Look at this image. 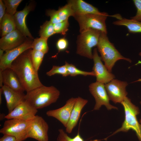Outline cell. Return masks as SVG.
<instances>
[{"label":"cell","mask_w":141,"mask_h":141,"mask_svg":"<svg viewBox=\"0 0 141 141\" xmlns=\"http://www.w3.org/2000/svg\"><path fill=\"white\" fill-rule=\"evenodd\" d=\"M90 92L94 97L95 104L94 110H98L102 105H104L108 110L118 109V108L111 105L106 90L105 84L96 81L89 85Z\"/></svg>","instance_id":"ba28073f"},{"label":"cell","mask_w":141,"mask_h":141,"mask_svg":"<svg viewBox=\"0 0 141 141\" xmlns=\"http://www.w3.org/2000/svg\"><path fill=\"white\" fill-rule=\"evenodd\" d=\"M59 134L57 138V141H84L80 135L79 132L73 138L69 137L63 129L58 130Z\"/></svg>","instance_id":"f1b7e54d"},{"label":"cell","mask_w":141,"mask_h":141,"mask_svg":"<svg viewBox=\"0 0 141 141\" xmlns=\"http://www.w3.org/2000/svg\"><path fill=\"white\" fill-rule=\"evenodd\" d=\"M97 49L100 53L101 58L109 72L111 73L112 69L118 61L124 60L129 62H132L130 58L123 56L110 42L107 34L101 32L97 45Z\"/></svg>","instance_id":"277c9868"},{"label":"cell","mask_w":141,"mask_h":141,"mask_svg":"<svg viewBox=\"0 0 141 141\" xmlns=\"http://www.w3.org/2000/svg\"><path fill=\"white\" fill-rule=\"evenodd\" d=\"M68 3L71 6L74 16L89 14H102L104 12L100 11L97 8L83 0H70Z\"/></svg>","instance_id":"d6986e66"},{"label":"cell","mask_w":141,"mask_h":141,"mask_svg":"<svg viewBox=\"0 0 141 141\" xmlns=\"http://www.w3.org/2000/svg\"><path fill=\"white\" fill-rule=\"evenodd\" d=\"M45 54L39 51L30 50V55L32 64L37 71L38 72L43 60Z\"/></svg>","instance_id":"603a6c76"},{"label":"cell","mask_w":141,"mask_h":141,"mask_svg":"<svg viewBox=\"0 0 141 141\" xmlns=\"http://www.w3.org/2000/svg\"><path fill=\"white\" fill-rule=\"evenodd\" d=\"M31 5H26L22 10L17 11L13 16L16 29L25 37H28L30 39L33 37L27 28L26 22V16L32 9Z\"/></svg>","instance_id":"ac0fdd59"},{"label":"cell","mask_w":141,"mask_h":141,"mask_svg":"<svg viewBox=\"0 0 141 141\" xmlns=\"http://www.w3.org/2000/svg\"><path fill=\"white\" fill-rule=\"evenodd\" d=\"M141 63V61H139L137 64H139ZM137 81H141V79H139Z\"/></svg>","instance_id":"60d3db41"},{"label":"cell","mask_w":141,"mask_h":141,"mask_svg":"<svg viewBox=\"0 0 141 141\" xmlns=\"http://www.w3.org/2000/svg\"><path fill=\"white\" fill-rule=\"evenodd\" d=\"M47 14L48 16L50 17V21L53 24L62 21L60 19L57 10H48L47 11Z\"/></svg>","instance_id":"d6a6232c"},{"label":"cell","mask_w":141,"mask_h":141,"mask_svg":"<svg viewBox=\"0 0 141 141\" xmlns=\"http://www.w3.org/2000/svg\"><path fill=\"white\" fill-rule=\"evenodd\" d=\"M76 98L71 97L68 99L64 105L59 108L48 111L46 115L54 118L60 122L66 127L74 105Z\"/></svg>","instance_id":"5bb4252c"},{"label":"cell","mask_w":141,"mask_h":141,"mask_svg":"<svg viewBox=\"0 0 141 141\" xmlns=\"http://www.w3.org/2000/svg\"><path fill=\"white\" fill-rule=\"evenodd\" d=\"M55 33L65 35L68 30L69 23L68 20L53 24Z\"/></svg>","instance_id":"4dcf8cb0"},{"label":"cell","mask_w":141,"mask_h":141,"mask_svg":"<svg viewBox=\"0 0 141 141\" xmlns=\"http://www.w3.org/2000/svg\"><path fill=\"white\" fill-rule=\"evenodd\" d=\"M48 39L40 37L34 39L32 42L31 49L33 50L41 51L45 54L49 50Z\"/></svg>","instance_id":"cb8c5ba5"},{"label":"cell","mask_w":141,"mask_h":141,"mask_svg":"<svg viewBox=\"0 0 141 141\" xmlns=\"http://www.w3.org/2000/svg\"><path fill=\"white\" fill-rule=\"evenodd\" d=\"M4 50L2 49H0V59L3 56L4 54Z\"/></svg>","instance_id":"f35d334b"},{"label":"cell","mask_w":141,"mask_h":141,"mask_svg":"<svg viewBox=\"0 0 141 141\" xmlns=\"http://www.w3.org/2000/svg\"><path fill=\"white\" fill-rule=\"evenodd\" d=\"M0 23L2 37L16 29L13 16L7 13Z\"/></svg>","instance_id":"7402d4cb"},{"label":"cell","mask_w":141,"mask_h":141,"mask_svg":"<svg viewBox=\"0 0 141 141\" xmlns=\"http://www.w3.org/2000/svg\"><path fill=\"white\" fill-rule=\"evenodd\" d=\"M101 32L97 30L90 29L80 33L77 41V54L92 59V49L97 46Z\"/></svg>","instance_id":"8992f818"},{"label":"cell","mask_w":141,"mask_h":141,"mask_svg":"<svg viewBox=\"0 0 141 141\" xmlns=\"http://www.w3.org/2000/svg\"><path fill=\"white\" fill-rule=\"evenodd\" d=\"M32 120L29 121L16 119L7 120L4 122L0 132L3 135L14 136L17 141H24L27 138V132Z\"/></svg>","instance_id":"52a82bcc"},{"label":"cell","mask_w":141,"mask_h":141,"mask_svg":"<svg viewBox=\"0 0 141 141\" xmlns=\"http://www.w3.org/2000/svg\"><path fill=\"white\" fill-rule=\"evenodd\" d=\"M37 112V109L25 100L6 115L5 118L7 120L16 119L25 121L31 120L34 118Z\"/></svg>","instance_id":"4fadbf2b"},{"label":"cell","mask_w":141,"mask_h":141,"mask_svg":"<svg viewBox=\"0 0 141 141\" xmlns=\"http://www.w3.org/2000/svg\"><path fill=\"white\" fill-rule=\"evenodd\" d=\"M133 2L137 11L136 15L131 17V19L141 21V0H133Z\"/></svg>","instance_id":"1f68e13d"},{"label":"cell","mask_w":141,"mask_h":141,"mask_svg":"<svg viewBox=\"0 0 141 141\" xmlns=\"http://www.w3.org/2000/svg\"><path fill=\"white\" fill-rule=\"evenodd\" d=\"M108 16L115 17L118 20L122 17L119 14L110 16L105 12L102 14H89L76 15L74 17L79 24L80 33L92 29L99 30L107 34L105 21Z\"/></svg>","instance_id":"5b68a950"},{"label":"cell","mask_w":141,"mask_h":141,"mask_svg":"<svg viewBox=\"0 0 141 141\" xmlns=\"http://www.w3.org/2000/svg\"><path fill=\"white\" fill-rule=\"evenodd\" d=\"M68 46V41L66 39L64 38L59 39L56 44L57 48L59 52L65 50L67 48Z\"/></svg>","instance_id":"836d02e7"},{"label":"cell","mask_w":141,"mask_h":141,"mask_svg":"<svg viewBox=\"0 0 141 141\" xmlns=\"http://www.w3.org/2000/svg\"><path fill=\"white\" fill-rule=\"evenodd\" d=\"M128 84L125 81L114 79L105 84V87L110 100L114 103H121L127 97L126 87Z\"/></svg>","instance_id":"30bf717a"},{"label":"cell","mask_w":141,"mask_h":141,"mask_svg":"<svg viewBox=\"0 0 141 141\" xmlns=\"http://www.w3.org/2000/svg\"><path fill=\"white\" fill-rule=\"evenodd\" d=\"M139 122L140 124V126H141V119H139Z\"/></svg>","instance_id":"b9f144b4"},{"label":"cell","mask_w":141,"mask_h":141,"mask_svg":"<svg viewBox=\"0 0 141 141\" xmlns=\"http://www.w3.org/2000/svg\"><path fill=\"white\" fill-rule=\"evenodd\" d=\"M24 37L17 29L2 37L0 39V48L6 51L16 47L24 42Z\"/></svg>","instance_id":"2e32d148"},{"label":"cell","mask_w":141,"mask_h":141,"mask_svg":"<svg viewBox=\"0 0 141 141\" xmlns=\"http://www.w3.org/2000/svg\"><path fill=\"white\" fill-rule=\"evenodd\" d=\"M3 1L6 7V13L13 16L17 12V9L22 0H4Z\"/></svg>","instance_id":"83f0119b"},{"label":"cell","mask_w":141,"mask_h":141,"mask_svg":"<svg viewBox=\"0 0 141 141\" xmlns=\"http://www.w3.org/2000/svg\"><path fill=\"white\" fill-rule=\"evenodd\" d=\"M30 51L25 52L20 55L12 62L10 68L16 74L26 92L43 85L32 63Z\"/></svg>","instance_id":"6da1fadb"},{"label":"cell","mask_w":141,"mask_h":141,"mask_svg":"<svg viewBox=\"0 0 141 141\" xmlns=\"http://www.w3.org/2000/svg\"><path fill=\"white\" fill-rule=\"evenodd\" d=\"M60 95V91L55 87L43 85L27 92L25 100L38 110L56 102Z\"/></svg>","instance_id":"7a4b0ae2"},{"label":"cell","mask_w":141,"mask_h":141,"mask_svg":"<svg viewBox=\"0 0 141 141\" xmlns=\"http://www.w3.org/2000/svg\"><path fill=\"white\" fill-rule=\"evenodd\" d=\"M56 74H60L64 77H66L69 75L65 64L61 66L54 65L50 70L46 73V74L49 76H51Z\"/></svg>","instance_id":"f546056e"},{"label":"cell","mask_w":141,"mask_h":141,"mask_svg":"<svg viewBox=\"0 0 141 141\" xmlns=\"http://www.w3.org/2000/svg\"><path fill=\"white\" fill-rule=\"evenodd\" d=\"M58 16L62 21L68 20L70 16L74 17V13L70 5L68 3L57 10Z\"/></svg>","instance_id":"4316f807"},{"label":"cell","mask_w":141,"mask_h":141,"mask_svg":"<svg viewBox=\"0 0 141 141\" xmlns=\"http://www.w3.org/2000/svg\"><path fill=\"white\" fill-rule=\"evenodd\" d=\"M113 24L115 25L126 27L130 33H141V21L122 18L120 20L114 21Z\"/></svg>","instance_id":"44dd1931"},{"label":"cell","mask_w":141,"mask_h":141,"mask_svg":"<svg viewBox=\"0 0 141 141\" xmlns=\"http://www.w3.org/2000/svg\"><path fill=\"white\" fill-rule=\"evenodd\" d=\"M140 104L141 105V101L140 102Z\"/></svg>","instance_id":"ee69618b"},{"label":"cell","mask_w":141,"mask_h":141,"mask_svg":"<svg viewBox=\"0 0 141 141\" xmlns=\"http://www.w3.org/2000/svg\"><path fill=\"white\" fill-rule=\"evenodd\" d=\"M6 7L3 1L0 0V22L5 14Z\"/></svg>","instance_id":"e575fe53"},{"label":"cell","mask_w":141,"mask_h":141,"mask_svg":"<svg viewBox=\"0 0 141 141\" xmlns=\"http://www.w3.org/2000/svg\"><path fill=\"white\" fill-rule=\"evenodd\" d=\"M3 93V91L2 88H1L0 89V104H1L2 102V94Z\"/></svg>","instance_id":"74e56055"},{"label":"cell","mask_w":141,"mask_h":141,"mask_svg":"<svg viewBox=\"0 0 141 141\" xmlns=\"http://www.w3.org/2000/svg\"><path fill=\"white\" fill-rule=\"evenodd\" d=\"M0 141H17L16 138L14 136L8 135L4 134L0 139Z\"/></svg>","instance_id":"d590c367"},{"label":"cell","mask_w":141,"mask_h":141,"mask_svg":"<svg viewBox=\"0 0 141 141\" xmlns=\"http://www.w3.org/2000/svg\"><path fill=\"white\" fill-rule=\"evenodd\" d=\"M55 34L53 24L50 21H46L40 27L39 32L40 37L48 39Z\"/></svg>","instance_id":"484cf974"},{"label":"cell","mask_w":141,"mask_h":141,"mask_svg":"<svg viewBox=\"0 0 141 141\" xmlns=\"http://www.w3.org/2000/svg\"><path fill=\"white\" fill-rule=\"evenodd\" d=\"M32 42L30 40L24 41L18 46L7 51L0 59V70L10 67L12 62L22 53L31 49Z\"/></svg>","instance_id":"8fae6325"},{"label":"cell","mask_w":141,"mask_h":141,"mask_svg":"<svg viewBox=\"0 0 141 141\" xmlns=\"http://www.w3.org/2000/svg\"><path fill=\"white\" fill-rule=\"evenodd\" d=\"M49 128L48 123L43 118L36 115L29 127L27 138H33L38 141H48Z\"/></svg>","instance_id":"9c48e42d"},{"label":"cell","mask_w":141,"mask_h":141,"mask_svg":"<svg viewBox=\"0 0 141 141\" xmlns=\"http://www.w3.org/2000/svg\"><path fill=\"white\" fill-rule=\"evenodd\" d=\"M139 56H141V52H140L139 53Z\"/></svg>","instance_id":"7bdbcfd3"},{"label":"cell","mask_w":141,"mask_h":141,"mask_svg":"<svg viewBox=\"0 0 141 141\" xmlns=\"http://www.w3.org/2000/svg\"><path fill=\"white\" fill-rule=\"evenodd\" d=\"M88 102L87 100L78 96L72 111L70 117L66 128V132L70 134L77 125L81 111Z\"/></svg>","instance_id":"9a60e30c"},{"label":"cell","mask_w":141,"mask_h":141,"mask_svg":"<svg viewBox=\"0 0 141 141\" xmlns=\"http://www.w3.org/2000/svg\"><path fill=\"white\" fill-rule=\"evenodd\" d=\"M1 88L6 100L7 107L9 113L25 101V94L24 92L16 91L4 85Z\"/></svg>","instance_id":"e0dca14e"},{"label":"cell","mask_w":141,"mask_h":141,"mask_svg":"<svg viewBox=\"0 0 141 141\" xmlns=\"http://www.w3.org/2000/svg\"><path fill=\"white\" fill-rule=\"evenodd\" d=\"M121 103L124 109V120L120 128L104 139H107L109 137L119 132H127L132 130L135 132L139 141H141V127L137 118V115L140 113L139 108L133 104L131 99L127 97Z\"/></svg>","instance_id":"3957f363"},{"label":"cell","mask_w":141,"mask_h":141,"mask_svg":"<svg viewBox=\"0 0 141 141\" xmlns=\"http://www.w3.org/2000/svg\"><path fill=\"white\" fill-rule=\"evenodd\" d=\"M93 66L92 71L94 72L96 78V81L106 84L111 81L115 78L114 75L110 72L102 62L101 57L98 53L96 48L94 49L93 53Z\"/></svg>","instance_id":"7c38bea8"},{"label":"cell","mask_w":141,"mask_h":141,"mask_svg":"<svg viewBox=\"0 0 141 141\" xmlns=\"http://www.w3.org/2000/svg\"><path fill=\"white\" fill-rule=\"evenodd\" d=\"M6 115L4 114H2L0 115V120H2L4 119V118H5V116Z\"/></svg>","instance_id":"ab89813d"},{"label":"cell","mask_w":141,"mask_h":141,"mask_svg":"<svg viewBox=\"0 0 141 141\" xmlns=\"http://www.w3.org/2000/svg\"><path fill=\"white\" fill-rule=\"evenodd\" d=\"M3 78L2 71L0 70V86L1 87L3 85Z\"/></svg>","instance_id":"8d00e7d4"},{"label":"cell","mask_w":141,"mask_h":141,"mask_svg":"<svg viewBox=\"0 0 141 141\" xmlns=\"http://www.w3.org/2000/svg\"><path fill=\"white\" fill-rule=\"evenodd\" d=\"M65 65L69 75L72 77L81 75L84 76L90 75L95 77L94 72H87L79 69L74 65L72 64L69 63L67 62H65Z\"/></svg>","instance_id":"d4e9b609"},{"label":"cell","mask_w":141,"mask_h":141,"mask_svg":"<svg viewBox=\"0 0 141 141\" xmlns=\"http://www.w3.org/2000/svg\"><path fill=\"white\" fill-rule=\"evenodd\" d=\"M2 71L3 85L18 92H24L25 91L17 75L11 68H8Z\"/></svg>","instance_id":"ffe728a7"}]
</instances>
